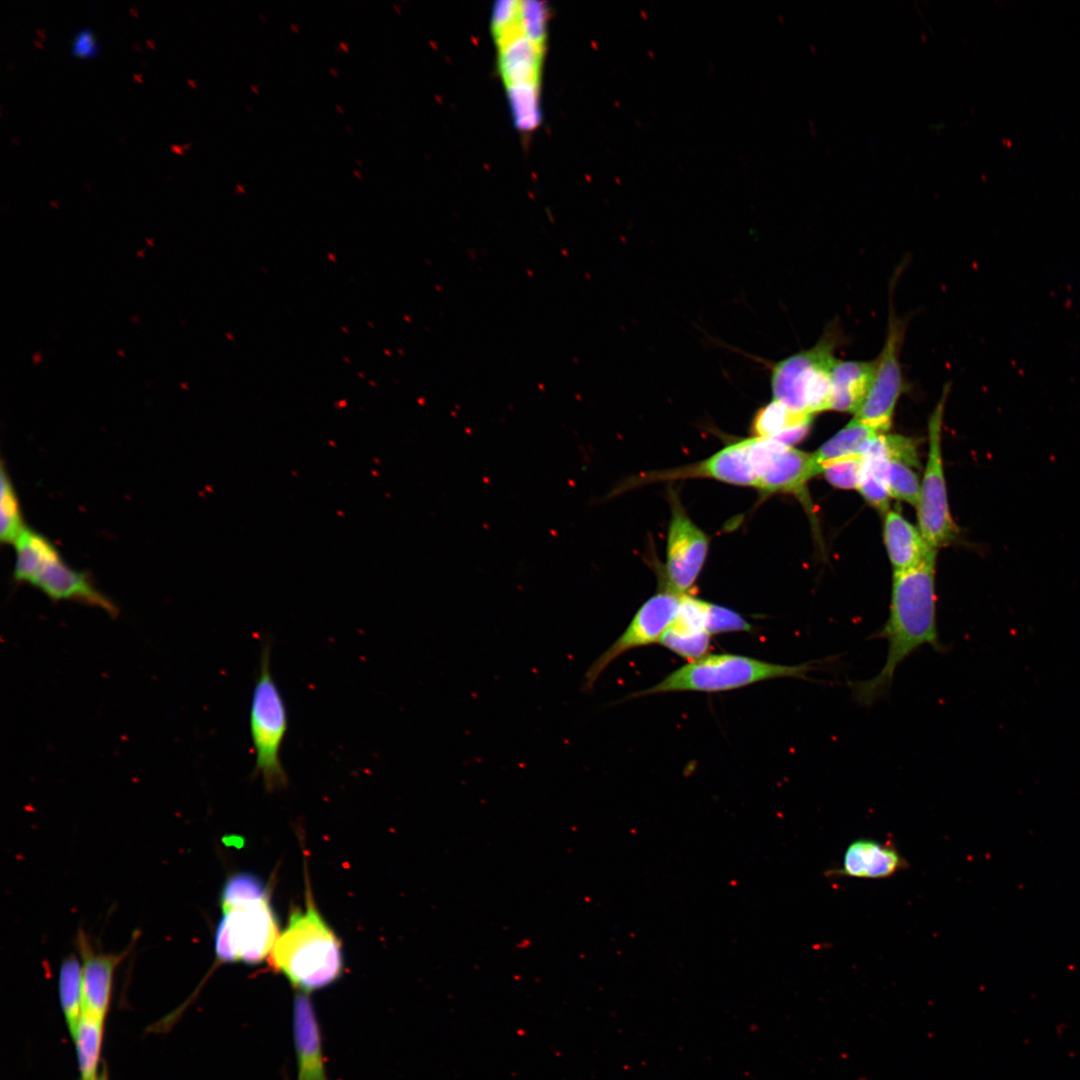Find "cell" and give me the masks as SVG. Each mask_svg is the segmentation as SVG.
I'll use <instances>...</instances> for the list:
<instances>
[{
	"instance_id": "cell-1",
	"label": "cell",
	"mask_w": 1080,
	"mask_h": 1080,
	"mask_svg": "<svg viewBox=\"0 0 1080 1080\" xmlns=\"http://www.w3.org/2000/svg\"><path fill=\"white\" fill-rule=\"evenodd\" d=\"M935 565L936 552L916 568L894 572L887 621L871 636L887 642L884 665L871 679L849 683L859 704L870 706L885 696L899 665L921 647L944 650L937 627Z\"/></svg>"
},
{
	"instance_id": "cell-2",
	"label": "cell",
	"mask_w": 1080,
	"mask_h": 1080,
	"mask_svg": "<svg viewBox=\"0 0 1080 1080\" xmlns=\"http://www.w3.org/2000/svg\"><path fill=\"white\" fill-rule=\"evenodd\" d=\"M269 962L300 992L309 993L335 982L343 972L341 942L307 896L306 908L291 911Z\"/></svg>"
},
{
	"instance_id": "cell-3",
	"label": "cell",
	"mask_w": 1080,
	"mask_h": 1080,
	"mask_svg": "<svg viewBox=\"0 0 1080 1080\" xmlns=\"http://www.w3.org/2000/svg\"><path fill=\"white\" fill-rule=\"evenodd\" d=\"M498 70L509 98L513 119L521 131L540 121L539 90L546 38L529 33L520 13V1H500L492 14Z\"/></svg>"
},
{
	"instance_id": "cell-4",
	"label": "cell",
	"mask_w": 1080,
	"mask_h": 1080,
	"mask_svg": "<svg viewBox=\"0 0 1080 1080\" xmlns=\"http://www.w3.org/2000/svg\"><path fill=\"white\" fill-rule=\"evenodd\" d=\"M14 546L15 581L38 588L52 601L78 602L118 616L117 605L96 588L86 573L67 565L47 537L27 527Z\"/></svg>"
},
{
	"instance_id": "cell-5",
	"label": "cell",
	"mask_w": 1080,
	"mask_h": 1080,
	"mask_svg": "<svg viewBox=\"0 0 1080 1080\" xmlns=\"http://www.w3.org/2000/svg\"><path fill=\"white\" fill-rule=\"evenodd\" d=\"M814 669L811 663L783 665L737 654H712L688 662L635 696L683 691H730L778 678L806 679Z\"/></svg>"
},
{
	"instance_id": "cell-6",
	"label": "cell",
	"mask_w": 1080,
	"mask_h": 1080,
	"mask_svg": "<svg viewBox=\"0 0 1080 1080\" xmlns=\"http://www.w3.org/2000/svg\"><path fill=\"white\" fill-rule=\"evenodd\" d=\"M270 660V644L265 643L251 696L249 731L255 752L254 773L262 777L268 790H274L287 782L280 753L289 721L284 698L271 672Z\"/></svg>"
},
{
	"instance_id": "cell-7",
	"label": "cell",
	"mask_w": 1080,
	"mask_h": 1080,
	"mask_svg": "<svg viewBox=\"0 0 1080 1080\" xmlns=\"http://www.w3.org/2000/svg\"><path fill=\"white\" fill-rule=\"evenodd\" d=\"M836 336L831 330L812 348L792 354L771 367L773 399L813 416L829 410L830 374L837 360Z\"/></svg>"
},
{
	"instance_id": "cell-8",
	"label": "cell",
	"mask_w": 1080,
	"mask_h": 1080,
	"mask_svg": "<svg viewBox=\"0 0 1080 1080\" xmlns=\"http://www.w3.org/2000/svg\"><path fill=\"white\" fill-rule=\"evenodd\" d=\"M221 909L215 934L217 960L258 964L266 959L280 934L270 895Z\"/></svg>"
},
{
	"instance_id": "cell-9",
	"label": "cell",
	"mask_w": 1080,
	"mask_h": 1080,
	"mask_svg": "<svg viewBox=\"0 0 1080 1080\" xmlns=\"http://www.w3.org/2000/svg\"><path fill=\"white\" fill-rule=\"evenodd\" d=\"M944 403L945 396L929 419V453L917 505L919 530L928 545L936 550L949 544L958 533L948 508L941 455Z\"/></svg>"
},
{
	"instance_id": "cell-10",
	"label": "cell",
	"mask_w": 1080,
	"mask_h": 1080,
	"mask_svg": "<svg viewBox=\"0 0 1080 1080\" xmlns=\"http://www.w3.org/2000/svg\"><path fill=\"white\" fill-rule=\"evenodd\" d=\"M683 595L665 590L649 598L625 631L589 666L584 674L582 691L591 693L604 670L622 654L659 642L675 620Z\"/></svg>"
},
{
	"instance_id": "cell-11",
	"label": "cell",
	"mask_w": 1080,
	"mask_h": 1080,
	"mask_svg": "<svg viewBox=\"0 0 1080 1080\" xmlns=\"http://www.w3.org/2000/svg\"><path fill=\"white\" fill-rule=\"evenodd\" d=\"M904 326L890 317L888 334L876 366L869 391L855 418L875 429L887 432L904 382L899 361Z\"/></svg>"
},
{
	"instance_id": "cell-12",
	"label": "cell",
	"mask_w": 1080,
	"mask_h": 1080,
	"mask_svg": "<svg viewBox=\"0 0 1080 1080\" xmlns=\"http://www.w3.org/2000/svg\"><path fill=\"white\" fill-rule=\"evenodd\" d=\"M666 564L665 590L687 594L704 565L708 552L706 534L688 517L677 498L671 502Z\"/></svg>"
},
{
	"instance_id": "cell-13",
	"label": "cell",
	"mask_w": 1080,
	"mask_h": 1080,
	"mask_svg": "<svg viewBox=\"0 0 1080 1080\" xmlns=\"http://www.w3.org/2000/svg\"><path fill=\"white\" fill-rule=\"evenodd\" d=\"M750 438L735 442L713 454L709 458L686 466L662 472L642 475L617 490H625L635 485L653 481L677 480L686 478H711L725 483L757 488L758 479L750 456Z\"/></svg>"
},
{
	"instance_id": "cell-14",
	"label": "cell",
	"mask_w": 1080,
	"mask_h": 1080,
	"mask_svg": "<svg viewBox=\"0 0 1080 1080\" xmlns=\"http://www.w3.org/2000/svg\"><path fill=\"white\" fill-rule=\"evenodd\" d=\"M136 937L120 953L95 951L86 933L79 929L76 945L82 963V1012L104 1019L109 1008L113 977L117 966L129 954Z\"/></svg>"
},
{
	"instance_id": "cell-15",
	"label": "cell",
	"mask_w": 1080,
	"mask_h": 1080,
	"mask_svg": "<svg viewBox=\"0 0 1080 1080\" xmlns=\"http://www.w3.org/2000/svg\"><path fill=\"white\" fill-rule=\"evenodd\" d=\"M707 604L683 595L680 610L659 643L689 662L706 656L711 637L706 626Z\"/></svg>"
},
{
	"instance_id": "cell-16",
	"label": "cell",
	"mask_w": 1080,
	"mask_h": 1080,
	"mask_svg": "<svg viewBox=\"0 0 1080 1080\" xmlns=\"http://www.w3.org/2000/svg\"><path fill=\"white\" fill-rule=\"evenodd\" d=\"M908 863L895 846L874 839H857L847 847L840 868L831 875L864 879H882L907 867Z\"/></svg>"
},
{
	"instance_id": "cell-17",
	"label": "cell",
	"mask_w": 1080,
	"mask_h": 1080,
	"mask_svg": "<svg viewBox=\"0 0 1080 1080\" xmlns=\"http://www.w3.org/2000/svg\"><path fill=\"white\" fill-rule=\"evenodd\" d=\"M293 1028L298 1080H327L319 1024L309 997L302 992L294 1000Z\"/></svg>"
},
{
	"instance_id": "cell-18",
	"label": "cell",
	"mask_w": 1080,
	"mask_h": 1080,
	"mask_svg": "<svg viewBox=\"0 0 1080 1080\" xmlns=\"http://www.w3.org/2000/svg\"><path fill=\"white\" fill-rule=\"evenodd\" d=\"M812 455L783 445L760 477L758 488L766 494L791 493L806 496V484L814 477Z\"/></svg>"
},
{
	"instance_id": "cell-19",
	"label": "cell",
	"mask_w": 1080,
	"mask_h": 1080,
	"mask_svg": "<svg viewBox=\"0 0 1080 1080\" xmlns=\"http://www.w3.org/2000/svg\"><path fill=\"white\" fill-rule=\"evenodd\" d=\"M883 532L894 572L916 568L937 551L928 545L920 530L897 511L886 513Z\"/></svg>"
},
{
	"instance_id": "cell-20",
	"label": "cell",
	"mask_w": 1080,
	"mask_h": 1080,
	"mask_svg": "<svg viewBox=\"0 0 1080 1080\" xmlns=\"http://www.w3.org/2000/svg\"><path fill=\"white\" fill-rule=\"evenodd\" d=\"M873 361L836 360L830 374L829 410L856 414L872 382Z\"/></svg>"
},
{
	"instance_id": "cell-21",
	"label": "cell",
	"mask_w": 1080,
	"mask_h": 1080,
	"mask_svg": "<svg viewBox=\"0 0 1080 1080\" xmlns=\"http://www.w3.org/2000/svg\"><path fill=\"white\" fill-rule=\"evenodd\" d=\"M811 420V415L794 411L773 399L757 410L751 432L753 437L769 438L792 446L806 437Z\"/></svg>"
},
{
	"instance_id": "cell-22",
	"label": "cell",
	"mask_w": 1080,
	"mask_h": 1080,
	"mask_svg": "<svg viewBox=\"0 0 1080 1080\" xmlns=\"http://www.w3.org/2000/svg\"><path fill=\"white\" fill-rule=\"evenodd\" d=\"M879 434L875 429L853 417L845 427L811 454L814 475L821 473L823 466L827 463L861 456L864 445Z\"/></svg>"
},
{
	"instance_id": "cell-23",
	"label": "cell",
	"mask_w": 1080,
	"mask_h": 1080,
	"mask_svg": "<svg viewBox=\"0 0 1080 1080\" xmlns=\"http://www.w3.org/2000/svg\"><path fill=\"white\" fill-rule=\"evenodd\" d=\"M104 1019L82 1012L78 1024L72 1033L76 1044L79 1068L82 1080H92L97 1076Z\"/></svg>"
},
{
	"instance_id": "cell-24",
	"label": "cell",
	"mask_w": 1080,
	"mask_h": 1080,
	"mask_svg": "<svg viewBox=\"0 0 1080 1080\" xmlns=\"http://www.w3.org/2000/svg\"><path fill=\"white\" fill-rule=\"evenodd\" d=\"M80 961L75 954H69L63 959L59 971V997L71 1034L83 1010L82 963Z\"/></svg>"
},
{
	"instance_id": "cell-25",
	"label": "cell",
	"mask_w": 1080,
	"mask_h": 1080,
	"mask_svg": "<svg viewBox=\"0 0 1080 1080\" xmlns=\"http://www.w3.org/2000/svg\"><path fill=\"white\" fill-rule=\"evenodd\" d=\"M26 528L16 490L4 463H2L0 496V540L2 544L14 545Z\"/></svg>"
},
{
	"instance_id": "cell-26",
	"label": "cell",
	"mask_w": 1080,
	"mask_h": 1080,
	"mask_svg": "<svg viewBox=\"0 0 1080 1080\" xmlns=\"http://www.w3.org/2000/svg\"><path fill=\"white\" fill-rule=\"evenodd\" d=\"M884 480L890 496L914 506L918 505L921 484L912 467L902 462L887 460Z\"/></svg>"
},
{
	"instance_id": "cell-27",
	"label": "cell",
	"mask_w": 1080,
	"mask_h": 1080,
	"mask_svg": "<svg viewBox=\"0 0 1080 1080\" xmlns=\"http://www.w3.org/2000/svg\"><path fill=\"white\" fill-rule=\"evenodd\" d=\"M886 459L864 460L863 474L858 490L865 500L883 513L888 512L890 493L884 480Z\"/></svg>"
},
{
	"instance_id": "cell-28",
	"label": "cell",
	"mask_w": 1080,
	"mask_h": 1080,
	"mask_svg": "<svg viewBox=\"0 0 1080 1080\" xmlns=\"http://www.w3.org/2000/svg\"><path fill=\"white\" fill-rule=\"evenodd\" d=\"M269 895L265 882L257 875L248 872L236 873L226 880L221 892L220 905L221 907L230 906Z\"/></svg>"
},
{
	"instance_id": "cell-29",
	"label": "cell",
	"mask_w": 1080,
	"mask_h": 1080,
	"mask_svg": "<svg viewBox=\"0 0 1080 1080\" xmlns=\"http://www.w3.org/2000/svg\"><path fill=\"white\" fill-rule=\"evenodd\" d=\"M863 468V458L854 456L827 463L823 466L821 473L836 488L858 489Z\"/></svg>"
},
{
	"instance_id": "cell-30",
	"label": "cell",
	"mask_w": 1080,
	"mask_h": 1080,
	"mask_svg": "<svg viewBox=\"0 0 1080 1080\" xmlns=\"http://www.w3.org/2000/svg\"><path fill=\"white\" fill-rule=\"evenodd\" d=\"M707 631L710 635L726 632L751 631L752 627L740 614L730 608L708 602Z\"/></svg>"
},
{
	"instance_id": "cell-31",
	"label": "cell",
	"mask_w": 1080,
	"mask_h": 1080,
	"mask_svg": "<svg viewBox=\"0 0 1080 1080\" xmlns=\"http://www.w3.org/2000/svg\"><path fill=\"white\" fill-rule=\"evenodd\" d=\"M884 456L887 460L902 462L910 467H919L915 441L901 435L882 434Z\"/></svg>"
},
{
	"instance_id": "cell-32",
	"label": "cell",
	"mask_w": 1080,
	"mask_h": 1080,
	"mask_svg": "<svg viewBox=\"0 0 1080 1080\" xmlns=\"http://www.w3.org/2000/svg\"><path fill=\"white\" fill-rule=\"evenodd\" d=\"M99 49L100 44L91 27L82 26L73 33L70 41V54L73 57L92 58L97 55Z\"/></svg>"
},
{
	"instance_id": "cell-33",
	"label": "cell",
	"mask_w": 1080,
	"mask_h": 1080,
	"mask_svg": "<svg viewBox=\"0 0 1080 1080\" xmlns=\"http://www.w3.org/2000/svg\"><path fill=\"white\" fill-rule=\"evenodd\" d=\"M92 1080H107V1074H106V1072L104 1071V1072H102V1073H101V1074H100L99 1076L97 1075V1076H96V1077H95L94 1079H92Z\"/></svg>"
},
{
	"instance_id": "cell-34",
	"label": "cell",
	"mask_w": 1080,
	"mask_h": 1080,
	"mask_svg": "<svg viewBox=\"0 0 1080 1080\" xmlns=\"http://www.w3.org/2000/svg\"><path fill=\"white\" fill-rule=\"evenodd\" d=\"M340 47H341V48H342L343 50H345V51H348V44H347V43H344V42H340Z\"/></svg>"
},
{
	"instance_id": "cell-35",
	"label": "cell",
	"mask_w": 1080,
	"mask_h": 1080,
	"mask_svg": "<svg viewBox=\"0 0 1080 1080\" xmlns=\"http://www.w3.org/2000/svg\"><path fill=\"white\" fill-rule=\"evenodd\" d=\"M329 71H330V72H331V73H332L333 75H337V71H336L335 69H333V68H330V69H329Z\"/></svg>"
},
{
	"instance_id": "cell-36",
	"label": "cell",
	"mask_w": 1080,
	"mask_h": 1080,
	"mask_svg": "<svg viewBox=\"0 0 1080 1080\" xmlns=\"http://www.w3.org/2000/svg\"><path fill=\"white\" fill-rule=\"evenodd\" d=\"M353 173L356 175V177H361V173H359L358 171L354 170Z\"/></svg>"
},
{
	"instance_id": "cell-37",
	"label": "cell",
	"mask_w": 1080,
	"mask_h": 1080,
	"mask_svg": "<svg viewBox=\"0 0 1080 1080\" xmlns=\"http://www.w3.org/2000/svg\"><path fill=\"white\" fill-rule=\"evenodd\" d=\"M291 28H292V29H293V30H294L295 32H298V26H294V25L292 24V25H291Z\"/></svg>"
},
{
	"instance_id": "cell-38",
	"label": "cell",
	"mask_w": 1080,
	"mask_h": 1080,
	"mask_svg": "<svg viewBox=\"0 0 1080 1080\" xmlns=\"http://www.w3.org/2000/svg\"><path fill=\"white\" fill-rule=\"evenodd\" d=\"M251 88H252L253 91L258 92V89H257L258 87L257 86L252 85Z\"/></svg>"
},
{
	"instance_id": "cell-39",
	"label": "cell",
	"mask_w": 1080,
	"mask_h": 1080,
	"mask_svg": "<svg viewBox=\"0 0 1080 1080\" xmlns=\"http://www.w3.org/2000/svg\"><path fill=\"white\" fill-rule=\"evenodd\" d=\"M336 108H337V109L339 110V112H341V113H342V108H341V107H339L338 105H336Z\"/></svg>"
}]
</instances>
